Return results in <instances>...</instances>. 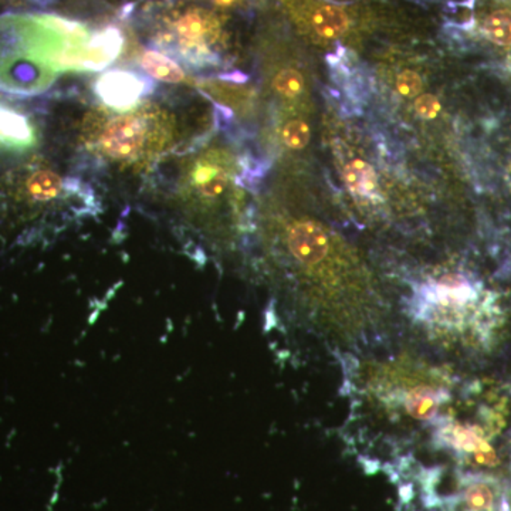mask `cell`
I'll list each match as a JSON object with an SVG mask.
<instances>
[{"label":"cell","instance_id":"obj_2","mask_svg":"<svg viewBox=\"0 0 511 511\" xmlns=\"http://www.w3.org/2000/svg\"><path fill=\"white\" fill-rule=\"evenodd\" d=\"M398 331L466 368L511 370V293L470 269H448L395 300Z\"/></svg>","mask_w":511,"mask_h":511},{"label":"cell","instance_id":"obj_14","mask_svg":"<svg viewBox=\"0 0 511 511\" xmlns=\"http://www.w3.org/2000/svg\"><path fill=\"white\" fill-rule=\"evenodd\" d=\"M283 141L289 148L303 149L310 141V128L307 122L293 119L283 129Z\"/></svg>","mask_w":511,"mask_h":511},{"label":"cell","instance_id":"obj_3","mask_svg":"<svg viewBox=\"0 0 511 511\" xmlns=\"http://www.w3.org/2000/svg\"><path fill=\"white\" fill-rule=\"evenodd\" d=\"M91 36L79 22L54 14L0 17V90L33 96L56 73L104 69Z\"/></svg>","mask_w":511,"mask_h":511},{"label":"cell","instance_id":"obj_5","mask_svg":"<svg viewBox=\"0 0 511 511\" xmlns=\"http://www.w3.org/2000/svg\"><path fill=\"white\" fill-rule=\"evenodd\" d=\"M151 126L147 116L128 114L122 116L102 132L101 151L117 161H134L144 154L148 146Z\"/></svg>","mask_w":511,"mask_h":511},{"label":"cell","instance_id":"obj_11","mask_svg":"<svg viewBox=\"0 0 511 511\" xmlns=\"http://www.w3.org/2000/svg\"><path fill=\"white\" fill-rule=\"evenodd\" d=\"M64 189H67L66 182L49 169L34 171L26 182L27 195L39 203L56 201Z\"/></svg>","mask_w":511,"mask_h":511},{"label":"cell","instance_id":"obj_18","mask_svg":"<svg viewBox=\"0 0 511 511\" xmlns=\"http://www.w3.org/2000/svg\"><path fill=\"white\" fill-rule=\"evenodd\" d=\"M507 511H511V507H508V506H507Z\"/></svg>","mask_w":511,"mask_h":511},{"label":"cell","instance_id":"obj_8","mask_svg":"<svg viewBox=\"0 0 511 511\" xmlns=\"http://www.w3.org/2000/svg\"><path fill=\"white\" fill-rule=\"evenodd\" d=\"M229 185V174L223 166L211 159L198 162L189 174V186L201 199L219 198Z\"/></svg>","mask_w":511,"mask_h":511},{"label":"cell","instance_id":"obj_1","mask_svg":"<svg viewBox=\"0 0 511 511\" xmlns=\"http://www.w3.org/2000/svg\"><path fill=\"white\" fill-rule=\"evenodd\" d=\"M334 358L348 403L341 428L344 445L366 472L385 473L393 482L415 465L466 366L436 355L400 331Z\"/></svg>","mask_w":511,"mask_h":511},{"label":"cell","instance_id":"obj_15","mask_svg":"<svg viewBox=\"0 0 511 511\" xmlns=\"http://www.w3.org/2000/svg\"><path fill=\"white\" fill-rule=\"evenodd\" d=\"M396 90L403 97H413L422 90V79L412 70H405L396 79Z\"/></svg>","mask_w":511,"mask_h":511},{"label":"cell","instance_id":"obj_13","mask_svg":"<svg viewBox=\"0 0 511 511\" xmlns=\"http://www.w3.org/2000/svg\"><path fill=\"white\" fill-rule=\"evenodd\" d=\"M274 89L284 97H298L303 93L304 80L300 71L294 69H286L278 74L274 80Z\"/></svg>","mask_w":511,"mask_h":511},{"label":"cell","instance_id":"obj_17","mask_svg":"<svg viewBox=\"0 0 511 511\" xmlns=\"http://www.w3.org/2000/svg\"><path fill=\"white\" fill-rule=\"evenodd\" d=\"M213 2L221 7H233L241 4V0H213Z\"/></svg>","mask_w":511,"mask_h":511},{"label":"cell","instance_id":"obj_4","mask_svg":"<svg viewBox=\"0 0 511 511\" xmlns=\"http://www.w3.org/2000/svg\"><path fill=\"white\" fill-rule=\"evenodd\" d=\"M219 36L221 24L218 17L209 10L191 9L175 19L168 33L158 37L156 46L174 54L186 66H211L216 63L211 46Z\"/></svg>","mask_w":511,"mask_h":511},{"label":"cell","instance_id":"obj_12","mask_svg":"<svg viewBox=\"0 0 511 511\" xmlns=\"http://www.w3.org/2000/svg\"><path fill=\"white\" fill-rule=\"evenodd\" d=\"M344 179H345V184L351 189V192H354V195L360 196L363 199H370L375 196V174L366 162L360 161V159L351 161L344 169Z\"/></svg>","mask_w":511,"mask_h":511},{"label":"cell","instance_id":"obj_16","mask_svg":"<svg viewBox=\"0 0 511 511\" xmlns=\"http://www.w3.org/2000/svg\"><path fill=\"white\" fill-rule=\"evenodd\" d=\"M415 109L418 116L422 117V118L432 119L438 117L442 106H440V101L432 94H423V96L416 99Z\"/></svg>","mask_w":511,"mask_h":511},{"label":"cell","instance_id":"obj_10","mask_svg":"<svg viewBox=\"0 0 511 511\" xmlns=\"http://www.w3.org/2000/svg\"><path fill=\"white\" fill-rule=\"evenodd\" d=\"M139 64L148 77L156 81L178 84L185 80V73L175 60L166 56L158 50H147L146 53L142 54Z\"/></svg>","mask_w":511,"mask_h":511},{"label":"cell","instance_id":"obj_6","mask_svg":"<svg viewBox=\"0 0 511 511\" xmlns=\"http://www.w3.org/2000/svg\"><path fill=\"white\" fill-rule=\"evenodd\" d=\"M96 94L104 104L118 111H127L154 91L151 77L131 70L112 69L97 80Z\"/></svg>","mask_w":511,"mask_h":511},{"label":"cell","instance_id":"obj_9","mask_svg":"<svg viewBox=\"0 0 511 511\" xmlns=\"http://www.w3.org/2000/svg\"><path fill=\"white\" fill-rule=\"evenodd\" d=\"M34 142L29 119L16 109L0 104V146L30 147Z\"/></svg>","mask_w":511,"mask_h":511},{"label":"cell","instance_id":"obj_7","mask_svg":"<svg viewBox=\"0 0 511 511\" xmlns=\"http://www.w3.org/2000/svg\"><path fill=\"white\" fill-rule=\"evenodd\" d=\"M303 17L308 27L321 39H338L350 29V16L338 5L313 2L307 5Z\"/></svg>","mask_w":511,"mask_h":511}]
</instances>
